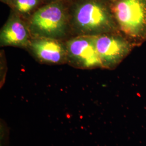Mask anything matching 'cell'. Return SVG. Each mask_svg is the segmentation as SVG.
Masks as SVG:
<instances>
[{"label": "cell", "mask_w": 146, "mask_h": 146, "mask_svg": "<svg viewBox=\"0 0 146 146\" xmlns=\"http://www.w3.org/2000/svg\"><path fill=\"white\" fill-rule=\"evenodd\" d=\"M69 16L73 26L80 35L120 33L110 0H76Z\"/></svg>", "instance_id": "1"}, {"label": "cell", "mask_w": 146, "mask_h": 146, "mask_svg": "<svg viewBox=\"0 0 146 146\" xmlns=\"http://www.w3.org/2000/svg\"><path fill=\"white\" fill-rule=\"evenodd\" d=\"M120 33L136 46L146 41V0H110Z\"/></svg>", "instance_id": "2"}, {"label": "cell", "mask_w": 146, "mask_h": 146, "mask_svg": "<svg viewBox=\"0 0 146 146\" xmlns=\"http://www.w3.org/2000/svg\"><path fill=\"white\" fill-rule=\"evenodd\" d=\"M69 17L62 2H49L33 13L29 21V29L35 37L58 40L67 32Z\"/></svg>", "instance_id": "3"}, {"label": "cell", "mask_w": 146, "mask_h": 146, "mask_svg": "<svg viewBox=\"0 0 146 146\" xmlns=\"http://www.w3.org/2000/svg\"><path fill=\"white\" fill-rule=\"evenodd\" d=\"M102 67L115 68L136 47L121 33H106L93 36Z\"/></svg>", "instance_id": "4"}, {"label": "cell", "mask_w": 146, "mask_h": 146, "mask_svg": "<svg viewBox=\"0 0 146 146\" xmlns=\"http://www.w3.org/2000/svg\"><path fill=\"white\" fill-rule=\"evenodd\" d=\"M68 60L76 66L84 69L102 68L93 36L80 35L66 43Z\"/></svg>", "instance_id": "5"}, {"label": "cell", "mask_w": 146, "mask_h": 146, "mask_svg": "<svg viewBox=\"0 0 146 146\" xmlns=\"http://www.w3.org/2000/svg\"><path fill=\"white\" fill-rule=\"evenodd\" d=\"M28 47L42 62L58 64L68 60L66 46L58 39L34 37L31 39Z\"/></svg>", "instance_id": "6"}, {"label": "cell", "mask_w": 146, "mask_h": 146, "mask_svg": "<svg viewBox=\"0 0 146 146\" xmlns=\"http://www.w3.org/2000/svg\"><path fill=\"white\" fill-rule=\"evenodd\" d=\"M31 32L19 16H10L1 29L0 34L2 46L28 47L31 41Z\"/></svg>", "instance_id": "7"}, {"label": "cell", "mask_w": 146, "mask_h": 146, "mask_svg": "<svg viewBox=\"0 0 146 146\" xmlns=\"http://www.w3.org/2000/svg\"><path fill=\"white\" fill-rule=\"evenodd\" d=\"M41 0H13L11 3L15 10L21 14H27L34 11Z\"/></svg>", "instance_id": "8"}, {"label": "cell", "mask_w": 146, "mask_h": 146, "mask_svg": "<svg viewBox=\"0 0 146 146\" xmlns=\"http://www.w3.org/2000/svg\"><path fill=\"white\" fill-rule=\"evenodd\" d=\"M1 1L2 2H5V3L11 4L13 0H1Z\"/></svg>", "instance_id": "9"}, {"label": "cell", "mask_w": 146, "mask_h": 146, "mask_svg": "<svg viewBox=\"0 0 146 146\" xmlns=\"http://www.w3.org/2000/svg\"><path fill=\"white\" fill-rule=\"evenodd\" d=\"M50 2H63V1H66V0H50Z\"/></svg>", "instance_id": "10"}]
</instances>
